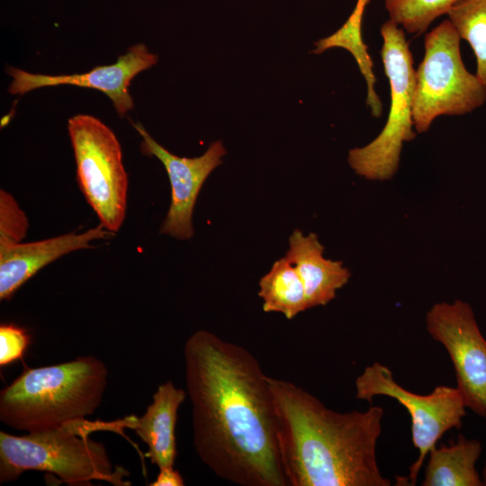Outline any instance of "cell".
<instances>
[{
  "label": "cell",
  "mask_w": 486,
  "mask_h": 486,
  "mask_svg": "<svg viewBox=\"0 0 486 486\" xmlns=\"http://www.w3.org/2000/svg\"><path fill=\"white\" fill-rule=\"evenodd\" d=\"M460 40L448 19L425 36L413 97V124L418 133L428 131L437 116L470 113L486 101V87L464 67Z\"/></svg>",
  "instance_id": "5"
},
{
  "label": "cell",
  "mask_w": 486,
  "mask_h": 486,
  "mask_svg": "<svg viewBox=\"0 0 486 486\" xmlns=\"http://www.w3.org/2000/svg\"><path fill=\"white\" fill-rule=\"evenodd\" d=\"M482 482H483V485H486V464L482 472Z\"/></svg>",
  "instance_id": "23"
},
{
  "label": "cell",
  "mask_w": 486,
  "mask_h": 486,
  "mask_svg": "<svg viewBox=\"0 0 486 486\" xmlns=\"http://www.w3.org/2000/svg\"><path fill=\"white\" fill-rule=\"evenodd\" d=\"M476 58V76L486 87V0H460L447 14Z\"/></svg>",
  "instance_id": "17"
},
{
  "label": "cell",
  "mask_w": 486,
  "mask_h": 486,
  "mask_svg": "<svg viewBox=\"0 0 486 486\" xmlns=\"http://www.w3.org/2000/svg\"><path fill=\"white\" fill-rule=\"evenodd\" d=\"M258 295L265 312H280L288 320L308 310L301 277L286 256L276 260L261 277Z\"/></svg>",
  "instance_id": "16"
},
{
  "label": "cell",
  "mask_w": 486,
  "mask_h": 486,
  "mask_svg": "<svg viewBox=\"0 0 486 486\" xmlns=\"http://www.w3.org/2000/svg\"><path fill=\"white\" fill-rule=\"evenodd\" d=\"M281 462L291 486H390L376 443L383 409L338 412L298 385L267 375Z\"/></svg>",
  "instance_id": "2"
},
{
  "label": "cell",
  "mask_w": 486,
  "mask_h": 486,
  "mask_svg": "<svg viewBox=\"0 0 486 486\" xmlns=\"http://www.w3.org/2000/svg\"><path fill=\"white\" fill-rule=\"evenodd\" d=\"M68 132L80 190L100 223L115 233L125 218L128 192L120 141L108 125L86 113L70 117Z\"/></svg>",
  "instance_id": "7"
},
{
  "label": "cell",
  "mask_w": 486,
  "mask_h": 486,
  "mask_svg": "<svg viewBox=\"0 0 486 486\" xmlns=\"http://www.w3.org/2000/svg\"><path fill=\"white\" fill-rule=\"evenodd\" d=\"M29 222L12 194L0 191V244L22 242L25 238Z\"/></svg>",
  "instance_id": "19"
},
{
  "label": "cell",
  "mask_w": 486,
  "mask_h": 486,
  "mask_svg": "<svg viewBox=\"0 0 486 486\" xmlns=\"http://www.w3.org/2000/svg\"><path fill=\"white\" fill-rule=\"evenodd\" d=\"M158 61L157 54L144 43H136L120 55L115 62L96 66L84 73L49 75L30 72L8 66L5 69L11 78L7 92L22 96L32 91L51 86H72L100 91L111 101L116 113L126 116L134 108L130 93L132 80Z\"/></svg>",
  "instance_id": "10"
},
{
  "label": "cell",
  "mask_w": 486,
  "mask_h": 486,
  "mask_svg": "<svg viewBox=\"0 0 486 486\" xmlns=\"http://www.w3.org/2000/svg\"><path fill=\"white\" fill-rule=\"evenodd\" d=\"M426 324L450 356L465 407L486 418V339L472 309L460 300L436 303L427 313Z\"/></svg>",
  "instance_id": "9"
},
{
  "label": "cell",
  "mask_w": 486,
  "mask_h": 486,
  "mask_svg": "<svg viewBox=\"0 0 486 486\" xmlns=\"http://www.w3.org/2000/svg\"><path fill=\"white\" fill-rule=\"evenodd\" d=\"M107 368L94 356L27 368L0 392V420L27 433L44 432L92 415L107 383Z\"/></svg>",
  "instance_id": "3"
},
{
  "label": "cell",
  "mask_w": 486,
  "mask_h": 486,
  "mask_svg": "<svg viewBox=\"0 0 486 486\" xmlns=\"http://www.w3.org/2000/svg\"><path fill=\"white\" fill-rule=\"evenodd\" d=\"M482 444L476 439L458 436L456 443L432 447L425 470L424 486H482L476 469Z\"/></svg>",
  "instance_id": "15"
},
{
  "label": "cell",
  "mask_w": 486,
  "mask_h": 486,
  "mask_svg": "<svg viewBox=\"0 0 486 486\" xmlns=\"http://www.w3.org/2000/svg\"><path fill=\"white\" fill-rule=\"evenodd\" d=\"M194 446L218 477L241 486H288L272 392L242 346L205 329L184 346Z\"/></svg>",
  "instance_id": "1"
},
{
  "label": "cell",
  "mask_w": 486,
  "mask_h": 486,
  "mask_svg": "<svg viewBox=\"0 0 486 486\" xmlns=\"http://www.w3.org/2000/svg\"><path fill=\"white\" fill-rule=\"evenodd\" d=\"M370 0H357L355 9L364 13Z\"/></svg>",
  "instance_id": "22"
},
{
  "label": "cell",
  "mask_w": 486,
  "mask_h": 486,
  "mask_svg": "<svg viewBox=\"0 0 486 486\" xmlns=\"http://www.w3.org/2000/svg\"><path fill=\"white\" fill-rule=\"evenodd\" d=\"M30 344L27 331L14 324L0 326V364L6 365L21 359Z\"/></svg>",
  "instance_id": "20"
},
{
  "label": "cell",
  "mask_w": 486,
  "mask_h": 486,
  "mask_svg": "<svg viewBox=\"0 0 486 486\" xmlns=\"http://www.w3.org/2000/svg\"><path fill=\"white\" fill-rule=\"evenodd\" d=\"M124 418L112 422L75 419L52 430L24 436L1 431L0 482L14 481L26 471H42L72 486L91 485L92 481L130 485L124 481L128 471L113 466L104 445L89 437L97 430L123 435Z\"/></svg>",
  "instance_id": "4"
},
{
  "label": "cell",
  "mask_w": 486,
  "mask_h": 486,
  "mask_svg": "<svg viewBox=\"0 0 486 486\" xmlns=\"http://www.w3.org/2000/svg\"><path fill=\"white\" fill-rule=\"evenodd\" d=\"M186 392L172 381L160 384L152 402L140 417L130 416L128 428L133 429L147 445L146 455L158 468L173 466L176 457V424Z\"/></svg>",
  "instance_id": "14"
},
{
  "label": "cell",
  "mask_w": 486,
  "mask_h": 486,
  "mask_svg": "<svg viewBox=\"0 0 486 486\" xmlns=\"http://www.w3.org/2000/svg\"><path fill=\"white\" fill-rule=\"evenodd\" d=\"M150 486H183L184 479L177 470L173 466L159 468L157 479L149 484Z\"/></svg>",
  "instance_id": "21"
},
{
  "label": "cell",
  "mask_w": 486,
  "mask_h": 486,
  "mask_svg": "<svg viewBox=\"0 0 486 486\" xmlns=\"http://www.w3.org/2000/svg\"><path fill=\"white\" fill-rule=\"evenodd\" d=\"M141 138L143 154L155 157L164 166L171 186V201L160 233L177 239L194 236L193 212L201 188L209 175L222 163L226 149L221 141L212 142L195 158L176 156L161 146L139 122H131Z\"/></svg>",
  "instance_id": "11"
},
{
  "label": "cell",
  "mask_w": 486,
  "mask_h": 486,
  "mask_svg": "<svg viewBox=\"0 0 486 486\" xmlns=\"http://www.w3.org/2000/svg\"><path fill=\"white\" fill-rule=\"evenodd\" d=\"M324 247L315 233L296 229L289 238L286 256L302 282L308 309L328 304L351 276L341 261L325 258Z\"/></svg>",
  "instance_id": "13"
},
{
  "label": "cell",
  "mask_w": 486,
  "mask_h": 486,
  "mask_svg": "<svg viewBox=\"0 0 486 486\" xmlns=\"http://www.w3.org/2000/svg\"><path fill=\"white\" fill-rule=\"evenodd\" d=\"M460 0H384L390 20L418 36L438 17L447 14Z\"/></svg>",
  "instance_id": "18"
},
{
  "label": "cell",
  "mask_w": 486,
  "mask_h": 486,
  "mask_svg": "<svg viewBox=\"0 0 486 486\" xmlns=\"http://www.w3.org/2000/svg\"><path fill=\"white\" fill-rule=\"evenodd\" d=\"M101 223L83 233H68L33 242L0 244V299L7 301L42 267L60 256L91 248V242L113 236Z\"/></svg>",
  "instance_id": "12"
},
{
  "label": "cell",
  "mask_w": 486,
  "mask_h": 486,
  "mask_svg": "<svg viewBox=\"0 0 486 486\" xmlns=\"http://www.w3.org/2000/svg\"><path fill=\"white\" fill-rule=\"evenodd\" d=\"M381 58L391 87L387 122L370 143L349 150L347 161L358 175L369 180H389L396 174L403 143L416 138L413 97L416 70L405 32L392 20L380 30Z\"/></svg>",
  "instance_id": "6"
},
{
  "label": "cell",
  "mask_w": 486,
  "mask_h": 486,
  "mask_svg": "<svg viewBox=\"0 0 486 486\" xmlns=\"http://www.w3.org/2000/svg\"><path fill=\"white\" fill-rule=\"evenodd\" d=\"M355 383L357 399L371 402L375 396H387L410 413L412 443L418 451L409 475L410 484H415L429 450L446 431L462 427L466 407L460 392L440 385L428 395L413 393L397 383L392 371L378 362L366 366Z\"/></svg>",
  "instance_id": "8"
}]
</instances>
